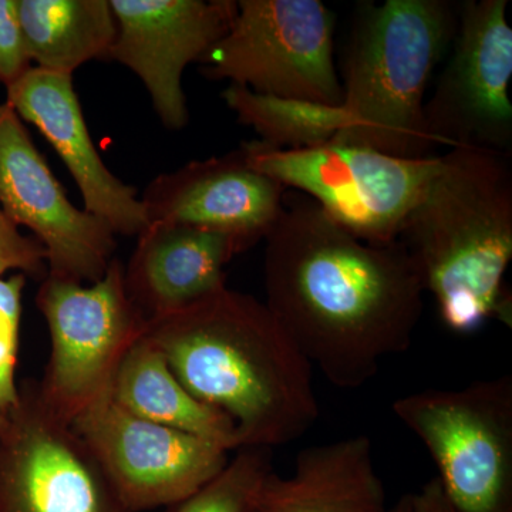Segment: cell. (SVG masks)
I'll use <instances>...</instances> for the list:
<instances>
[{
  "mask_svg": "<svg viewBox=\"0 0 512 512\" xmlns=\"http://www.w3.org/2000/svg\"><path fill=\"white\" fill-rule=\"evenodd\" d=\"M264 241L266 308L330 384L359 389L412 346L426 292L402 242L362 241L312 200Z\"/></svg>",
  "mask_w": 512,
  "mask_h": 512,
  "instance_id": "obj_1",
  "label": "cell"
},
{
  "mask_svg": "<svg viewBox=\"0 0 512 512\" xmlns=\"http://www.w3.org/2000/svg\"><path fill=\"white\" fill-rule=\"evenodd\" d=\"M144 335L195 399L234 423L239 448L274 450L319 419L311 363L248 293L225 286L148 320Z\"/></svg>",
  "mask_w": 512,
  "mask_h": 512,
  "instance_id": "obj_2",
  "label": "cell"
},
{
  "mask_svg": "<svg viewBox=\"0 0 512 512\" xmlns=\"http://www.w3.org/2000/svg\"><path fill=\"white\" fill-rule=\"evenodd\" d=\"M511 156L454 147L410 212L399 241L448 329L511 326L504 276L512 259Z\"/></svg>",
  "mask_w": 512,
  "mask_h": 512,
  "instance_id": "obj_3",
  "label": "cell"
},
{
  "mask_svg": "<svg viewBox=\"0 0 512 512\" xmlns=\"http://www.w3.org/2000/svg\"><path fill=\"white\" fill-rule=\"evenodd\" d=\"M457 26L458 6L444 0L360 6L343 62L345 126L333 141L392 157L436 156L424 99Z\"/></svg>",
  "mask_w": 512,
  "mask_h": 512,
  "instance_id": "obj_4",
  "label": "cell"
},
{
  "mask_svg": "<svg viewBox=\"0 0 512 512\" xmlns=\"http://www.w3.org/2000/svg\"><path fill=\"white\" fill-rule=\"evenodd\" d=\"M248 164L285 188L306 192L350 234L370 244H392L439 171L441 156L399 158L372 148L330 143L285 150L248 141Z\"/></svg>",
  "mask_w": 512,
  "mask_h": 512,
  "instance_id": "obj_5",
  "label": "cell"
},
{
  "mask_svg": "<svg viewBox=\"0 0 512 512\" xmlns=\"http://www.w3.org/2000/svg\"><path fill=\"white\" fill-rule=\"evenodd\" d=\"M436 463L456 512H512V376L429 389L392 406Z\"/></svg>",
  "mask_w": 512,
  "mask_h": 512,
  "instance_id": "obj_6",
  "label": "cell"
},
{
  "mask_svg": "<svg viewBox=\"0 0 512 512\" xmlns=\"http://www.w3.org/2000/svg\"><path fill=\"white\" fill-rule=\"evenodd\" d=\"M36 306L50 335L49 362L37 380L40 397L72 424L110 396L121 360L146 333L147 319L128 296L119 258L94 284L46 275Z\"/></svg>",
  "mask_w": 512,
  "mask_h": 512,
  "instance_id": "obj_7",
  "label": "cell"
},
{
  "mask_svg": "<svg viewBox=\"0 0 512 512\" xmlns=\"http://www.w3.org/2000/svg\"><path fill=\"white\" fill-rule=\"evenodd\" d=\"M333 32L335 16L319 0H241L202 73L265 96L340 106Z\"/></svg>",
  "mask_w": 512,
  "mask_h": 512,
  "instance_id": "obj_8",
  "label": "cell"
},
{
  "mask_svg": "<svg viewBox=\"0 0 512 512\" xmlns=\"http://www.w3.org/2000/svg\"><path fill=\"white\" fill-rule=\"evenodd\" d=\"M507 0H467L458 6L450 55L424 106L436 146L511 156L512 29Z\"/></svg>",
  "mask_w": 512,
  "mask_h": 512,
  "instance_id": "obj_9",
  "label": "cell"
},
{
  "mask_svg": "<svg viewBox=\"0 0 512 512\" xmlns=\"http://www.w3.org/2000/svg\"><path fill=\"white\" fill-rule=\"evenodd\" d=\"M0 512H133L72 424L43 402L37 380L19 383L0 431Z\"/></svg>",
  "mask_w": 512,
  "mask_h": 512,
  "instance_id": "obj_10",
  "label": "cell"
},
{
  "mask_svg": "<svg viewBox=\"0 0 512 512\" xmlns=\"http://www.w3.org/2000/svg\"><path fill=\"white\" fill-rule=\"evenodd\" d=\"M86 443L128 510L167 508L227 466V448L127 412L110 396L76 417Z\"/></svg>",
  "mask_w": 512,
  "mask_h": 512,
  "instance_id": "obj_11",
  "label": "cell"
},
{
  "mask_svg": "<svg viewBox=\"0 0 512 512\" xmlns=\"http://www.w3.org/2000/svg\"><path fill=\"white\" fill-rule=\"evenodd\" d=\"M0 208L45 248L47 275L94 284L116 258L113 229L70 202L6 101L0 104Z\"/></svg>",
  "mask_w": 512,
  "mask_h": 512,
  "instance_id": "obj_12",
  "label": "cell"
},
{
  "mask_svg": "<svg viewBox=\"0 0 512 512\" xmlns=\"http://www.w3.org/2000/svg\"><path fill=\"white\" fill-rule=\"evenodd\" d=\"M117 36L109 59L146 86L161 123L183 130L190 120L185 67L200 62L227 35L238 12L234 0H110Z\"/></svg>",
  "mask_w": 512,
  "mask_h": 512,
  "instance_id": "obj_13",
  "label": "cell"
},
{
  "mask_svg": "<svg viewBox=\"0 0 512 512\" xmlns=\"http://www.w3.org/2000/svg\"><path fill=\"white\" fill-rule=\"evenodd\" d=\"M285 190L254 170L238 148L158 175L141 201L148 222L220 232L247 251L264 241L281 217Z\"/></svg>",
  "mask_w": 512,
  "mask_h": 512,
  "instance_id": "obj_14",
  "label": "cell"
},
{
  "mask_svg": "<svg viewBox=\"0 0 512 512\" xmlns=\"http://www.w3.org/2000/svg\"><path fill=\"white\" fill-rule=\"evenodd\" d=\"M6 103L52 144L72 174L84 210L106 222L114 234L138 237L148 218L137 190L124 184L101 160L84 120L72 77L30 67L6 87Z\"/></svg>",
  "mask_w": 512,
  "mask_h": 512,
  "instance_id": "obj_15",
  "label": "cell"
},
{
  "mask_svg": "<svg viewBox=\"0 0 512 512\" xmlns=\"http://www.w3.org/2000/svg\"><path fill=\"white\" fill-rule=\"evenodd\" d=\"M241 252L235 239L220 232L148 222L124 266V284L148 322L225 288V266Z\"/></svg>",
  "mask_w": 512,
  "mask_h": 512,
  "instance_id": "obj_16",
  "label": "cell"
},
{
  "mask_svg": "<svg viewBox=\"0 0 512 512\" xmlns=\"http://www.w3.org/2000/svg\"><path fill=\"white\" fill-rule=\"evenodd\" d=\"M386 511L372 440L362 434L303 448L293 476L272 471L262 491V512Z\"/></svg>",
  "mask_w": 512,
  "mask_h": 512,
  "instance_id": "obj_17",
  "label": "cell"
},
{
  "mask_svg": "<svg viewBox=\"0 0 512 512\" xmlns=\"http://www.w3.org/2000/svg\"><path fill=\"white\" fill-rule=\"evenodd\" d=\"M110 397L141 419L214 441L231 453L239 448L234 423L195 399L146 335L121 360Z\"/></svg>",
  "mask_w": 512,
  "mask_h": 512,
  "instance_id": "obj_18",
  "label": "cell"
},
{
  "mask_svg": "<svg viewBox=\"0 0 512 512\" xmlns=\"http://www.w3.org/2000/svg\"><path fill=\"white\" fill-rule=\"evenodd\" d=\"M26 52L35 67L72 77L93 59H109L117 36L110 0H16Z\"/></svg>",
  "mask_w": 512,
  "mask_h": 512,
  "instance_id": "obj_19",
  "label": "cell"
},
{
  "mask_svg": "<svg viewBox=\"0 0 512 512\" xmlns=\"http://www.w3.org/2000/svg\"><path fill=\"white\" fill-rule=\"evenodd\" d=\"M222 99L239 123L254 128L259 141L285 150L323 146L335 140L345 126L342 104L265 96L237 84H229Z\"/></svg>",
  "mask_w": 512,
  "mask_h": 512,
  "instance_id": "obj_20",
  "label": "cell"
},
{
  "mask_svg": "<svg viewBox=\"0 0 512 512\" xmlns=\"http://www.w3.org/2000/svg\"><path fill=\"white\" fill-rule=\"evenodd\" d=\"M272 471V448H238L217 476L164 512H262V491Z\"/></svg>",
  "mask_w": 512,
  "mask_h": 512,
  "instance_id": "obj_21",
  "label": "cell"
},
{
  "mask_svg": "<svg viewBox=\"0 0 512 512\" xmlns=\"http://www.w3.org/2000/svg\"><path fill=\"white\" fill-rule=\"evenodd\" d=\"M25 286L26 275L0 276V413L5 416L19 400L16 366Z\"/></svg>",
  "mask_w": 512,
  "mask_h": 512,
  "instance_id": "obj_22",
  "label": "cell"
},
{
  "mask_svg": "<svg viewBox=\"0 0 512 512\" xmlns=\"http://www.w3.org/2000/svg\"><path fill=\"white\" fill-rule=\"evenodd\" d=\"M10 271L45 278L46 251L36 238L23 235L0 208V276Z\"/></svg>",
  "mask_w": 512,
  "mask_h": 512,
  "instance_id": "obj_23",
  "label": "cell"
},
{
  "mask_svg": "<svg viewBox=\"0 0 512 512\" xmlns=\"http://www.w3.org/2000/svg\"><path fill=\"white\" fill-rule=\"evenodd\" d=\"M32 67L20 28L18 2L0 0V83H15Z\"/></svg>",
  "mask_w": 512,
  "mask_h": 512,
  "instance_id": "obj_24",
  "label": "cell"
},
{
  "mask_svg": "<svg viewBox=\"0 0 512 512\" xmlns=\"http://www.w3.org/2000/svg\"><path fill=\"white\" fill-rule=\"evenodd\" d=\"M410 512H456L448 503L446 495L441 490L437 478H431L429 483L416 494H410Z\"/></svg>",
  "mask_w": 512,
  "mask_h": 512,
  "instance_id": "obj_25",
  "label": "cell"
},
{
  "mask_svg": "<svg viewBox=\"0 0 512 512\" xmlns=\"http://www.w3.org/2000/svg\"><path fill=\"white\" fill-rule=\"evenodd\" d=\"M386 512H410V494L403 495V497Z\"/></svg>",
  "mask_w": 512,
  "mask_h": 512,
  "instance_id": "obj_26",
  "label": "cell"
},
{
  "mask_svg": "<svg viewBox=\"0 0 512 512\" xmlns=\"http://www.w3.org/2000/svg\"><path fill=\"white\" fill-rule=\"evenodd\" d=\"M6 424V416L5 414L0 413V431L3 430V427H5Z\"/></svg>",
  "mask_w": 512,
  "mask_h": 512,
  "instance_id": "obj_27",
  "label": "cell"
}]
</instances>
